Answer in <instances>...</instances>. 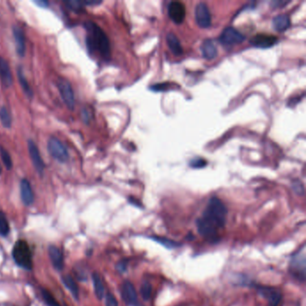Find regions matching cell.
I'll list each match as a JSON object with an SVG mask.
<instances>
[{
    "label": "cell",
    "mask_w": 306,
    "mask_h": 306,
    "mask_svg": "<svg viewBox=\"0 0 306 306\" xmlns=\"http://www.w3.org/2000/svg\"><path fill=\"white\" fill-rule=\"evenodd\" d=\"M17 76H18V80H19V83L21 85V87L23 89V93L25 94V96L28 97V98H32L34 96V92L32 90L31 86L29 85V82L26 79L24 73H23V69L21 68H18V71H17Z\"/></svg>",
    "instance_id": "603a6c76"
},
{
    "label": "cell",
    "mask_w": 306,
    "mask_h": 306,
    "mask_svg": "<svg viewBox=\"0 0 306 306\" xmlns=\"http://www.w3.org/2000/svg\"><path fill=\"white\" fill-rule=\"evenodd\" d=\"M62 282L75 298L77 299L79 297V288H78V286L76 283L74 278L69 275H67L63 277Z\"/></svg>",
    "instance_id": "7402d4cb"
},
{
    "label": "cell",
    "mask_w": 306,
    "mask_h": 306,
    "mask_svg": "<svg viewBox=\"0 0 306 306\" xmlns=\"http://www.w3.org/2000/svg\"><path fill=\"white\" fill-rule=\"evenodd\" d=\"M0 79L5 87H10L13 84V76L8 62L0 57Z\"/></svg>",
    "instance_id": "e0dca14e"
},
{
    "label": "cell",
    "mask_w": 306,
    "mask_h": 306,
    "mask_svg": "<svg viewBox=\"0 0 306 306\" xmlns=\"http://www.w3.org/2000/svg\"><path fill=\"white\" fill-rule=\"evenodd\" d=\"M105 306H118V301L115 298L113 294L108 293L105 296Z\"/></svg>",
    "instance_id": "e575fe53"
},
{
    "label": "cell",
    "mask_w": 306,
    "mask_h": 306,
    "mask_svg": "<svg viewBox=\"0 0 306 306\" xmlns=\"http://www.w3.org/2000/svg\"><path fill=\"white\" fill-rule=\"evenodd\" d=\"M92 278H93V283H94L96 295L99 300H102L103 296H104V291H105L104 286L102 284V278L100 277V275L96 272L93 274Z\"/></svg>",
    "instance_id": "cb8c5ba5"
},
{
    "label": "cell",
    "mask_w": 306,
    "mask_h": 306,
    "mask_svg": "<svg viewBox=\"0 0 306 306\" xmlns=\"http://www.w3.org/2000/svg\"><path fill=\"white\" fill-rule=\"evenodd\" d=\"M82 119L85 121V123H89L90 119H91V114L89 113V111L87 109H84L82 111Z\"/></svg>",
    "instance_id": "d590c367"
},
{
    "label": "cell",
    "mask_w": 306,
    "mask_h": 306,
    "mask_svg": "<svg viewBox=\"0 0 306 306\" xmlns=\"http://www.w3.org/2000/svg\"><path fill=\"white\" fill-rule=\"evenodd\" d=\"M9 232V223L3 212H0V234L6 236Z\"/></svg>",
    "instance_id": "f1b7e54d"
},
{
    "label": "cell",
    "mask_w": 306,
    "mask_h": 306,
    "mask_svg": "<svg viewBox=\"0 0 306 306\" xmlns=\"http://www.w3.org/2000/svg\"><path fill=\"white\" fill-rule=\"evenodd\" d=\"M166 42H167V45L169 47L171 51L173 54H175L177 56L182 55V52H183V49H182L180 40L178 39V37L176 36L175 34H172V33L167 34Z\"/></svg>",
    "instance_id": "ffe728a7"
},
{
    "label": "cell",
    "mask_w": 306,
    "mask_h": 306,
    "mask_svg": "<svg viewBox=\"0 0 306 306\" xmlns=\"http://www.w3.org/2000/svg\"><path fill=\"white\" fill-rule=\"evenodd\" d=\"M1 172H2V167H1V165H0V173H1Z\"/></svg>",
    "instance_id": "f35d334b"
},
{
    "label": "cell",
    "mask_w": 306,
    "mask_h": 306,
    "mask_svg": "<svg viewBox=\"0 0 306 306\" xmlns=\"http://www.w3.org/2000/svg\"><path fill=\"white\" fill-rule=\"evenodd\" d=\"M207 165V161L203 158H195L190 163L193 168H203Z\"/></svg>",
    "instance_id": "836d02e7"
},
{
    "label": "cell",
    "mask_w": 306,
    "mask_h": 306,
    "mask_svg": "<svg viewBox=\"0 0 306 306\" xmlns=\"http://www.w3.org/2000/svg\"><path fill=\"white\" fill-rule=\"evenodd\" d=\"M49 255L51 263L57 270H61L64 268V259L61 250L55 245H51L49 247Z\"/></svg>",
    "instance_id": "ac0fdd59"
},
{
    "label": "cell",
    "mask_w": 306,
    "mask_h": 306,
    "mask_svg": "<svg viewBox=\"0 0 306 306\" xmlns=\"http://www.w3.org/2000/svg\"><path fill=\"white\" fill-rule=\"evenodd\" d=\"M41 295H42V298L46 303V305L48 306H60L59 304L57 303V300L55 299V297L53 296L52 294H51L48 290L42 289L41 290Z\"/></svg>",
    "instance_id": "4316f807"
},
{
    "label": "cell",
    "mask_w": 306,
    "mask_h": 306,
    "mask_svg": "<svg viewBox=\"0 0 306 306\" xmlns=\"http://www.w3.org/2000/svg\"><path fill=\"white\" fill-rule=\"evenodd\" d=\"M48 152L53 158L59 163H66L69 158L68 149L64 146L62 142L57 137L51 136L47 145Z\"/></svg>",
    "instance_id": "277c9868"
},
{
    "label": "cell",
    "mask_w": 306,
    "mask_h": 306,
    "mask_svg": "<svg viewBox=\"0 0 306 306\" xmlns=\"http://www.w3.org/2000/svg\"><path fill=\"white\" fill-rule=\"evenodd\" d=\"M85 27L87 31L86 47L89 51H97L104 58L111 56V45L107 35L99 25L94 22H86Z\"/></svg>",
    "instance_id": "6da1fadb"
},
{
    "label": "cell",
    "mask_w": 306,
    "mask_h": 306,
    "mask_svg": "<svg viewBox=\"0 0 306 306\" xmlns=\"http://www.w3.org/2000/svg\"><path fill=\"white\" fill-rule=\"evenodd\" d=\"M196 22L201 28H209L211 25V15L208 5L204 2L199 3L195 8Z\"/></svg>",
    "instance_id": "9c48e42d"
},
{
    "label": "cell",
    "mask_w": 306,
    "mask_h": 306,
    "mask_svg": "<svg viewBox=\"0 0 306 306\" xmlns=\"http://www.w3.org/2000/svg\"><path fill=\"white\" fill-rule=\"evenodd\" d=\"M12 254L17 265L28 270L32 269L33 268L32 252L28 244L25 241L23 240L18 241L13 248Z\"/></svg>",
    "instance_id": "3957f363"
},
{
    "label": "cell",
    "mask_w": 306,
    "mask_h": 306,
    "mask_svg": "<svg viewBox=\"0 0 306 306\" xmlns=\"http://www.w3.org/2000/svg\"><path fill=\"white\" fill-rule=\"evenodd\" d=\"M0 156H1V159L3 161V164L6 166V169L7 170L12 169L13 161H12L10 153H8V151L3 148V147H0Z\"/></svg>",
    "instance_id": "484cf974"
},
{
    "label": "cell",
    "mask_w": 306,
    "mask_h": 306,
    "mask_svg": "<svg viewBox=\"0 0 306 306\" xmlns=\"http://www.w3.org/2000/svg\"><path fill=\"white\" fill-rule=\"evenodd\" d=\"M200 51L202 53V56L206 59L210 60L217 56V48L214 43V41L210 39H207L203 41L202 45L200 47Z\"/></svg>",
    "instance_id": "d6986e66"
},
{
    "label": "cell",
    "mask_w": 306,
    "mask_h": 306,
    "mask_svg": "<svg viewBox=\"0 0 306 306\" xmlns=\"http://www.w3.org/2000/svg\"><path fill=\"white\" fill-rule=\"evenodd\" d=\"M117 269H118V271L120 273H123L126 271V269H127V263L126 262H119V264L117 265Z\"/></svg>",
    "instance_id": "8d00e7d4"
},
{
    "label": "cell",
    "mask_w": 306,
    "mask_h": 306,
    "mask_svg": "<svg viewBox=\"0 0 306 306\" xmlns=\"http://www.w3.org/2000/svg\"><path fill=\"white\" fill-rule=\"evenodd\" d=\"M13 36L14 40L16 42V48H17V54L20 57H23L25 54L26 50V44H25V35L23 33V29L18 25L13 26Z\"/></svg>",
    "instance_id": "9a60e30c"
},
{
    "label": "cell",
    "mask_w": 306,
    "mask_h": 306,
    "mask_svg": "<svg viewBox=\"0 0 306 306\" xmlns=\"http://www.w3.org/2000/svg\"><path fill=\"white\" fill-rule=\"evenodd\" d=\"M197 228L200 235H202L205 239L209 241H215L218 239L217 233V227H215L213 224L206 220L203 217L199 218L197 221Z\"/></svg>",
    "instance_id": "ba28073f"
},
{
    "label": "cell",
    "mask_w": 306,
    "mask_h": 306,
    "mask_svg": "<svg viewBox=\"0 0 306 306\" xmlns=\"http://www.w3.org/2000/svg\"><path fill=\"white\" fill-rule=\"evenodd\" d=\"M140 294L142 295V298L145 301H148L151 297L152 295V286L151 284L145 281L142 284L141 287H140Z\"/></svg>",
    "instance_id": "83f0119b"
},
{
    "label": "cell",
    "mask_w": 306,
    "mask_h": 306,
    "mask_svg": "<svg viewBox=\"0 0 306 306\" xmlns=\"http://www.w3.org/2000/svg\"><path fill=\"white\" fill-rule=\"evenodd\" d=\"M172 83H160V84H156V85H153L151 86V90H153L154 92H165L168 91L172 89Z\"/></svg>",
    "instance_id": "1f68e13d"
},
{
    "label": "cell",
    "mask_w": 306,
    "mask_h": 306,
    "mask_svg": "<svg viewBox=\"0 0 306 306\" xmlns=\"http://www.w3.org/2000/svg\"><path fill=\"white\" fill-rule=\"evenodd\" d=\"M121 296L125 304L128 306H136L137 305V294L133 284L125 281L121 287Z\"/></svg>",
    "instance_id": "4fadbf2b"
},
{
    "label": "cell",
    "mask_w": 306,
    "mask_h": 306,
    "mask_svg": "<svg viewBox=\"0 0 306 306\" xmlns=\"http://www.w3.org/2000/svg\"><path fill=\"white\" fill-rule=\"evenodd\" d=\"M20 195L21 199L25 206H31L34 203V191L30 182L26 179H23L20 182Z\"/></svg>",
    "instance_id": "2e32d148"
},
{
    "label": "cell",
    "mask_w": 306,
    "mask_h": 306,
    "mask_svg": "<svg viewBox=\"0 0 306 306\" xmlns=\"http://www.w3.org/2000/svg\"><path fill=\"white\" fill-rule=\"evenodd\" d=\"M289 271L293 278L304 282L306 280V255L297 254L293 257L290 261Z\"/></svg>",
    "instance_id": "5b68a950"
},
{
    "label": "cell",
    "mask_w": 306,
    "mask_h": 306,
    "mask_svg": "<svg viewBox=\"0 0 306 306\" xmlns=\"http://www.w3.org/2000/svg\"><path fill=\"white\" fill-rule=\"evenodd\" d=\"M151 238L153 239L155 242H157L160 244H162L163 246H165L168 249H172V248H175L179 244L172 241L170 239L165 238V237H158V236H153Z\"/></svg>",
    "instance_id": "f546056e"
},
{
    "label": "cell",
    "mask_w": 306,
    "mask_h": 306,
    "mask_svg": "<svg viewBox=\"0 0 306 306\" xmlns=\"http://www.w3.org/2000/svg\"><path fill=\"white\" fill-rule=\"evenodd\" d=\"M245 40V36L233 27H227L222 32L219 40L222 44L226 46L234 45L242 43Z\"/></svg>",
    "instance_id": "52a82bcc"
},
{
    "label": "cell",
    "mask_w": 306,
    "mask_h": 306,
    "mask_svg": "<svg viewBox=\"0 0 306 306\" xmlns=\"http://www.w3.org/2000/svg\"><path fill=\"white\" fill-rule=\"evenodd\" d=\"M57 89L60 93L63 102L68 109L73 110L75 107V95L72 85L65 78L57 80Z\"/></svg>",
    "instance_id": "8992f818"
},
{
    "label": "cell",
    "mask_w": 306,
    "mask_h": 306,
    "mask_svg": "<svg viewBox=\"0 0 306 306\" xmlns=\"http://www.w3.org/2000/svg\"><path fill=\"white\" fill-rule=\"evenodd\" d=\"M227 215V207L220 199L213 197L207 205L202 217L217 228H220L226 225Z\"/></svg>",
    "instance_id": "7a4b0ae2"
},
{
    "label": "cell",
    "mask_w": 306,
    "mask_h": 306,
    "mask_svg": "<svg viewBox=\"0 0 306 306\" xmlns=\"http://www.w3.org/2000/svg\"><path fill=\"white\" fill-rule=\"evenodd\" d=\"M168 15L173 23L177 24L182 23L186 17L185 6L178 1L171 2L168 6Z\"/></svg>",
    "instance_id": "8fae6325"
},
{
    "label": "cell",
    "mask_w": 306,
    "mask_h": 306,
    "mask_svg": "<svg viewBox=\"0 0 306 306\" xmlns=\"http://www.w3.org/2000/svg\"><path fill=\"white\" fill-rule=\"evenodd\" d=\"M258 291L268 301L269 306H278L282 300V294L272 287H261L258 288Z\"/></svg>",
    "instance_id": "5bb4252c"
},
{
    "label": "cell",
    "mask_w": 306,
    "mask_h": 306,
    "mask_svg": "<svg viewBox=\"0 0 306 306\" xmlns=\"http://www.w3.org/2000/svg\"><path fill=\"white\" fill-rule=\"evenodd\" d=\"M278 41V38L275 35L270 34H259L254 35L250 39V44L257 48L267 49L275 45Z\"/></svg>",
    "instance_id": "7c38bea8"
},
{
    "label": "cell",
    "mask_w": 306,
    "mask_h": 306,
    "mask_svg": "<svg viewBox=\"0 0 306 306\" xmlns=\"http://www.w3.org/2000/svg\"><path fill=\"white\" fill-rule=\"evenodd\" d=\"M0 121L6 129H10L12 126L11 114L6 107L0 108Z\"/></svg>",
    "instance_id": "d4e9b609"
},
{
    "label": "cell",
    "mask_w": 306,
    "mask_h": 306,
    "mask_svg": "<svg viewBox=\"0 0 306 306\" xmlns=\"http://www.w3.org/2000/svg\"><path fill=\"white\" fill-rule=\"evenodd\" d=\"M36 5H38V6H40V7H44L46 8L47 6H49V3L47 2V1H40V0H38V1H35L34 2Z\"/></svg>",
    "instance_id": "74e56055"
},
{
    "label": "cell",
    "mask_w": 306,
    "mask_h": 306,
    "mask_svg": "<svg viewBox=\"0 0 306 306\" xmlns=\"http://www.w3.org/2000/svg\"><path fill=\"white\" fill-rule=\"evenodd\" d=\"M291 25L290 18L287 15H278L273 19V26L278 32H285L289 28Z\"/></svg>",
    "instance_id": "44dd1931"
},
{
    "label": "cell",
    "mask_w": 306,
    "mask_h": 306,
    "mask_svg": "<svg viewBox=\"0 0 306 306\" xmlns=\"http://www.w3.org/2000/svg\"><path fill=\"white\" fill-rule=\"evenodd\" d=\"M64 3L69 9L74 10V11H80L85 6L84 1H78V0H68V1H64Z\"/></svg>",
    "instance_id": "4dcf8cb0"
},
{
    "label": "cell",
    "mask_w": 306,
    "mask_h": 306,
    "mask_svg": "<svg viewBox=\"0 0 306 306\" xmlns=\"http://www.w3.org/2000/svg\"><path fill=\"white\" fill-rule=\"evenodd\" d=\"M292 189L297 195L302 196L305 193V188L300 181H294L292 182Z\"/></svg>",
    "instance_id": "d6a6232c"
},
{
    "label": "cell",
    "mask_w": 306,
    "mask_h": 306,
    "mask_svg": "<svg viewBox=\"0 0 306 306\" xmlns=\"http://www.w3.org/2000/svg\"><path fill=\"white\" fill-rule=\"evenodd\" d=\"M27 146H28L29 154L31 156L35 170L37 171L38 173L42 174L44 168H45V165H44L43 160L41 158L39 148L35 144V142L32 139H29Z\"/></svg>",
    "instance_id": "30bf717a"
}]
</instances>
